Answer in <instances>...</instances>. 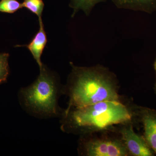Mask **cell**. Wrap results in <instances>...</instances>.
Instances as JSON below:
<instances>
[{
	"label": "cell",
	"mask_w": 156,
	"mask_h": 156,
	"mask_svg": "<svg viewBox=\"0 0 156 156\" xmlns=\"http://www.w3.org/2000/svg\"><path fill=\"white\" fill-rule=\"evenodd\" d=\"M72 71L64 92L69 97L67 109L78 108L105 101H120L114 78L100 67H77Z\"/></svg>",
	"instance_id": "1"
},
{
	"label": "cell",
	"mask_w": 156,
	"mask_h": 156,
	"mask_svg": "<svg viewBox=\"0 0 156 156\" xmlns=\"http://www.w3.org/2000/svg\"><path fill=\"white\" fill-rule=\"evenodd\" d=\"M62 129L87 134L131 122L132 114L120 101H105L92 105L66 109L62 114Z\"/></svg>",
	"instance_id": "2"
},
{
	"label": "cell",
	"mask_w": 156,
	"mask_h": 156,
	"mask_svg": "<svg viewBox=\"0 0 156 156\" xmlns=\"http://www.w3.org/2000/svg\"><path fill=\"white\" fill-rule=\"evenodd\" d=\"M36 80L28 87L22 88L19 92L20 103L32 114L37 116H55L59 112L58 105L60 88L58 79L43 64Z\"/></svg>",
	"instance_id": "3"
},
{
	"label": "cell",
	"mask_w": 156,
	"mask_h": 156,
	"mask_svg": "<svg viewBox=\"0 0 156 156\" xmlns=\"http://www.w3.org/2000/svg\"><path fill=\"white\" fill-rule=\"evenodd\" d=\"M83 154L89 156H127L128 151L122 140L92 138L84 140L81 145Z\"/></svg>",
	"instance_id": "4"
},
{
	"label": "cell",
	"mask_w": 156,
	"mask_h": 156,
	"mask_svg": "<svg viewBox=\"0 0 156 156\" xmlns=\"http://www.w3.org/2000/svg\"><path fill=\"white\" fill-rule=\"evenodd\" d=\"M130 122L125 124L120 128L119 132L122 141L129 154L134 156H153L154 153L150 147L144 136L134 132Z\"/></svg>",
	"instance_id": "5"
},
{
	"label": "cell",
	"mask_w": 156,
	"mask_h": 156,
	"mask_svg": "<svg viewBox=\"0 0 156 156\" xmlns=\"http://www.w3.org/2000/svg\"><path fill=\"white\" fill-rule=\"evenodd\" d=\"M136 114L143 127V136L156 154V110L148 108L137 107Z\"/></svg>",
	"instance_id": "6"
},
{
	"label": "cell",
	"mask_w": 156,
	"mask_h": 156,
	"mask_svg": "<svg viewBox=\"0 0 156 156\" xmlns=\"http://www.w3.org/2000/svg\"><path fill=\"white\" fill-rule=\"evenodd\" d=\"M39 30L31 41L27 45H23L30 51L38 65L40 69L43 66L41 56L48 42L47 34L44 27L43 21L39 22Z\"/></svg>",
	"instance_id": "7"
},
{
	"label": "cell",
	"mask_w": 156,
	"mask_h": 156,
	"mask_svg": "<svg viewBox=\"0 0 156 156\" xmlns=\"http://www.w3.org/2000/svg\"><path fill=\"white\" fill-rule=\"evenodd\" d=\"M117 5L133 8L146 12L156 10V0H113Z\"/></svg>",
	"instance_id": "8"
},
{
	"label": "cell",
	"mask_w": 156,
	"mask_h": 156,
	"mask_svg": "<svg viewBox=\"0 0 156 156\" xmlns=\"http://www.w3.org/2000/svg\"><path fill=\"white\" fill-rule=\"evenodd\" d=\"M70 6L73 9L74 14L79 11L82 10L88 14L91 9L98 3L104 0H70Z\"/></svg>",
	"instance_id": "9"
},
{
	"label": "cell",
	"mask_w": 156,
	"mask_h": 156,
	"mask_svg": "<svg viewBox=\"0 0 156 156\" xmlns=\"http://www.w3.org/2000/svg\"><path fill=\"white\" fill-rule=\"evenodd\" d=\"M23 7L27 9L38 17V21H42V15L44 7L43 0H24Z\"/></svg>",
	"instance_id": "10"
},
{
	"label": "cell",
	"mask_w": 156,
	"mask_h": 156,
	"mask_svg": "<svg viewBox=\"0 0 156 156\" xmlns=\"http://www.w3.org/2000/svg\"><path fill=\"white\" fill-rule=\"evenodd\" d=\"M9 53H0V84L5 83L8 80L9 74Z\"/></svg>",
	"instance_id": "11"
},
{
	"label": "cell",
	"mask_w": 156,
	"mask_h": 156,
	"mask_svg": "<svg viewBox=\"0 0 156 156\" xmlns=\"http://www.w3.org/2000/svg\"><path fill=\"white\" fill-rule=\"evenodd\" d=\"M23 8L22 3L18 0L0 1V12L2 13L14 14Z\"/></svg>",
	"instance_id": "12"
},
{
	"label": "cell",
	"mask_w": 156,
	"mask_h": 156,
	"mask_svg": "<svg viewBox=\"0 0 156 156\" xmlns=\"http://www.w3.org/2000/svg\"><path fill=\"white\" fill-rule=\"evenodd\" d=\"M154 67L155 70L156 72V59L155 61L154 64ZM154 89L155 92L156 94V82L155 85V87L154 88Z\"/></svg>",
	"instance_id": "13"
}]
</instances>
